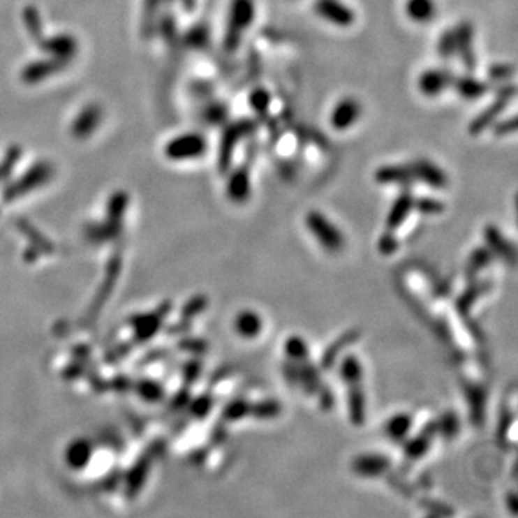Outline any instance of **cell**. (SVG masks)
Returning <instances> with one entry per match:
<instances>
[{"mask_svg":"<svg viewBox=\"0 0 518 518\" xmlns=\"http://www.w3.org/2000/svg\"><path fill=\"white\" fill-rule=\"evenodd\" d=\"M256 17L255 0H230L229 17L225 32V48L230 52L237 51L245 32L251 28Z\"/></svg>","mask_w":518,"mask_h":518,"instance_id":"cell-1","label":"cell"},{"mask_svg":"<svg viewBox=\"0 0 518 518\" xmlns=\"http://www.w3.org/2000/svg\"><path fill=\"white\" fill-rule=\"evenodd\" d=\"M515 92H517V88L514 84L503 82L497 88L494 100L482 111L477 114L474 120H471V123L468 124V134L477 137L482 134L485 130H488L505 111L510 101L515 97Z\"/></svg>","mask_w":518,"mask_h":518,"instance_id":"cell-2","label":"cell"},{"mask_svg":"<svg viewBox=\"0 0 518 518\" xmlns=\"http://www.w3.org/2000/svg\"><path fill=\"white\" fill-rule=\"evenodd\" d=\"M305 226L316 238L321 248L328 252H340L344 248V235L336 223L330 221L323 212L310 210L305 215Z\"/></svg>","mask_w":518,"mask_h":518,"instance_id":"cell-3","label":"cell"},{"mask_svg":"<svg viewBox=\"0 0 518 518\" xmlns=\"http://www.w3.org/2000/svg\"><path fill=\"white\" fill-rule=\"evenodd\" d=\"M455 32L457 40V57L459 58L461 64L464 65L465 71L469 74H474L477 69V52H475V28L474 23L471 20H461Z\"/></svg>","mask_w":518,"mask_h":518,"instance_id":"cell-4","label":"cell"},{"mask_svg":"<svg viewBox=\"0 0 518 518\" xmlns=\"http://www.w3.org/2000/svg\"><path fill=\"white\" fill-rule=\"evenodd\" d=\"M256 126L258 124L253 119H241V120H237L235 123H232L226 128V131L223 134V140H222L221 157H219V166L223 172L230 166V160H232L233 151H235V149H237L239 141L242 138L251 135L256 130Z\"/></svg>","mask_w":518,"mask_h":518,"instance_id":"cell-5","label":"cell"},{"mask_svg":"<svg viewBox=\"0 0 518 518\" xmlns=\"http://www.w3.org/2000/svg\"><path fill=\"white\" fill-rule=\"evenodd\" d=\"M314 12L323 20L337 28H350L355 25L356 13L343 0H316Z\"/></svg>","mask_w":518,"mask_h":518,"instance_id":"cell-6","label":"cell"},{"mask_svg":"<svg viewBox=\"0 0 518 518\" xmlns=\"http://www.w3.org/2000/svg\"><path fill=\"white\" fill-rule=\"evenodd\" d=\"M455 74L446 68H429L419 75L417 89L423 97L436 98L452 87Z\"/></svg>","mask_w":518,"mask_h":518,"instance_id":"cell-7","label":"cell"},{"mask_svg":"<svg viewBox=\"0 0 518 518\" xmlns=\"http://www.w3.org/2000/svg\"><path fill=\"white\" fill-rule=\"evenodd\" d=\"M409 164L416 182H420L435 191H442L448 186L450 183L448 175H446L445 170L441 169L432 160L427 157H417L412 160Z\"/></svg>","mask_w":518,"mask_h":518,"instance_id":"cell-8","label":"cell"},{"mask_svg":"<svg viewBox=\"0 0 518 518\" xmlns=\"http://www.w3.org/2000/svg\"><path fill=\"white\" fill-rule=\"evenodd\" d=\"M362 104L355 97H344L330 112V126L336 131H347L362 117Z\"/></svg>","mask_w":518,"mask_h":518,"instance_id":"cell-9","label":"cell"},{"mask_svg":"<svg viewBox=\"0 0 518 518\" xmlns=\"http://www.w3.org/2000/svg\"><path fill=\"white\" fill-rule=\"evenodd\" d=\"M374 180L382 186H399L410 189L416 183L410 164H383L374 172Z\"/></svg>","mask_w":518,"mask_h":518,"instance_id":"cell-10","label":"cell"},{"mask_svg":"<svg viewBox=\"0 0 518 518\" xmlns=\"http://www.w3.org/2000/svg\"><path fill=\"white\" fill-rule=\"evenodd\" d=\"M392 468V459L383 454H362L351 462L353 473L363 478H378Z\"/></svg>","mask_w":518,"mask_h":518,"instance_id":"cell-11","label":"cell"},{"mask_svg":"<svg viewBox=\"0 0 518 518\" xmlns=\"http://www.w3.org/2000/svg\"><path fill=\"white\" fill-rule=\"evenodd\" d=\"M226 192L229 199L235 203H245L249 200L252 193L249 164L244 163L230 173Z\"/></svg>","mask_w":518,"mask_h":518,"instance_id":"cell-12","label":"cell"},{"mask_svg":"<svg viewBox=\"0 0 518 518\" xmlns=\"http://www.w3.org/2000/svg\"><path fill=\"white\" fill-rule=\"evenodd\" d=\"M413 202H415V196L410 189H404L399 193V196L393 200L389 209L387 218H386L387 230L394 232L396 229H399L406 222V219L409 218V215L413 210Z\"/></svg>","mask_w":518,"mask_h":518,"instance_id":"cell-13","label":"cell"},{"mask_svg":"<svg viewBox=\"0 0 518 518\" xmlns=\"http://www.w3.org/2000/svg\"><path fill=\"white\" fill-rule=\"evenodd\" d=\"M438 435L436 431V422H431L423 428L415 438L405 442V457L408 461L415 462L425 457L434 442V438Z\"/></svg>","mask_w":518,"mask_h":518,"instance_id":"cell-14","label":"cell"},{"mask_svg":"<svg viewBox=\"0 0 518 518\" xmlns=\"http://www.w3.org/2000/svg\"><path fill=\"white\" fill-rule=\"evenodd\" d=\"M452 88L458 94V97H461L465 101H477L482 98L489 91V85L485 81L475 78L469 73L464 75H455L452 81Z\"/></svg>","mask_w":518,"mask_h":518,"instance_id":"cell-15","label":"cell"},{"mask_svg":"<svg viewBox=\"0 0 518 518\" xmlns=\"http://www.w3.org/2000/svg\"><path fill=\"white\" fill-rule=\"evenodd\" d=\"M297 363V385L309 396H317L323 389L320 369L310 362V359Z\"/></svg>","mask_w":518,"mask_h":518,"instance_id":"cell-16","label":"cell"},{"mask_svg":"<svg viewBox=\"0 0 518 518\" xmlns=\"http://www.w3.org/2000/svg\"><path fill=\"white\" fill-rule=\"evenodd\" d=\"M484 238L487 242V248L494 253V256L498 255L504 258L505 261L515 262V248L514 245L504 237L501 229L496 225H487L484 229Z\"/></svg>","mask_w":518,"mask_h":518,"instance_id":"cell-17","label":"cell"},{"mask_svg":"<svg viewBox=\"0 0 518 518\" xmlns=\"http://www.w3.org/2000/svg\"><path fill=\"white\" fill-rule=\"evenodd\" d=\"M347 409L348 417L355 427H362L366 420V396L363 383L347 385Z\"/></svg>","mask_w":518,"mask_h":518,"instance_id":"cell-18","label":"cell"},{"mask_svg":"<svg viewBox=\"0 0 518 518\" xmlns=\"http://www.w3.org/2000/svg\"><path fill=\"white\" fill-rule=\"evenodd\" d=\"M235 330L245 340L258 339L264 330L262 317L256 311L244 310L235 317Z\"/></svg>","mask_w":518,"mask_h":518,"instance_id":"cell-19","label":"cell"},{"mask_svg":"<svg viewBox=\"0 0 518 518\" xmlns=\"http://www.w3.org/2000/svg\"><path fill=\"white\" fill-rule=\"evenodd\" d=\"M359 337H360V333L357 332V330H350V332L340 336L334 343L330 344V347L324 351V355L321 357V369L327 371L332 370L334 363L339 360L341 351L346 350L350 344L356 343Z\"/></svg>","mask_w":518,"mask_h":518,"instance_id":"cell-20","label":"cell"},{"mask_svg":"<svg viewBox=\"0 0 518 518\" xmlns=\"http://www.w3.org/2000/svg\"><path fill=\"white\" fill-rule=\"evenodd\" d=\"M406 16L419 25H425L435 19L438 8L435 0H406Z\"/></svg>","mask_w":518,"mask_h":518,"instance_id":"cell-21","label":"cell"},{"mask_svg":"<svg viewBox=\"0 0 518 518\" xmlns=\"http://www.w3.org/2000/svg\"><path fill=\"white\" fill-rule=\"evenodd\" d=\"M413 428V417L409 413H396L385 423V434L393 442H404Z\"/></svg>","mask_w":518,"mask_h":518,"instance_id":"cell-22","label":"cell"},{"mask_svg":"<svg viewBox=\"0 0 518 518\" xmlns=\"http://www.w3.org/2000/svg\"><path fill=\"white\" fill-rule=\"evenodd\" d=\"M339 373L346 386L353 383H363V366L360 359L355 355H346L341 359Z\"/></svg>","mask_w":518,"mask_h":518,"instance_id":"cell-23","label":"cell"},{"mask_svg":"<svg viewBox=\"0 0 518 518\" xmlns=\"http://www.w3.org/2000/svg\"><path fill=\"white\" fill-rule=\"evenodd\" d=\"M282 405L276 399H264L251 404L249 416L258 420H271L281 415Z\"/></svg>","mask_w":518,"mask_h":518,"instance_id":"cell-24","label":"cell"},{"mask_svg":"<svg viewBox=\"0 0 518 518\" xmlns=\"http://www.w3.org/2000/svg\"><path fill=\"white\" fill-rule=\"evenodd\" d=\"M491 288V284L489 282H481V281H474L473 279V286H471L458 299V304L457 307L459 310V313L465 314L471 310V307L475 304V301L484 295L488 290Z\"/></svg>","mask_w":518,"mask_h":518,"instance_id":"cell-25","label":"cell"},{"mask_svg":"<svg viewBox=\"0 0 518 518\" xmlns=\"http://www.w3.org/2000/svg\"><path fill=\"white\" fill-rule=\"evenodd\" d=\"M492 258H494V253L488 248H484V246L477 248L473 253H471L468 265H466L468 279H474L478 272L485 269L492 261Z\"/></svg>","mask_w":518,"mask_h":518,"instance_id":"cell-26","label":"cell"},{"mask_svg":"<svg viewBox=\"0 0 518 518\" xmlns=\"http://www.w3.org/2000/svg\"><path fill=\"white\" fill-rule=\"evenodd\" d=\"M284 353L291 362H302L310 359V348L307 341L299 336H291L284 343Z\"/></svg>","mask_w":518,"mask_h":518,"instance_id":"cell-27","label":"cell"},{"mask_svg":"<svg viewBox=\"0 0 518 518\" xmlns=\"http://www.w3.org/2000/svg\"><path fill=\"white\" fill-rule=\"evenodd\" d=\"M436 54L445 62H450L457 57V40L454 29H445L439 35L436 40Z\"/></svg>","mask_w":518,"mask_h":518,"instance_id":"cell-28","label":"cell"},{"mask_svg":"<svg viewBox=\"0 0 518 518\" xmlns=\"http://www.w3.org/2000/svg\"><path fill=\"white\" fill-rule=\"evenodd\" d=\"M248 103L255 114L265 115L269 111L271 104H272L271 92L264 87H255L249 94Z\"/></svg>","mask_w":518,"mask_h":518,"instance_id":"cell-29","label":"cell"},{"mask_svg":"<svg viewBox=\"0 0 518 518\" xmlns=\"http://www.w3.org/2000/svg\"><path fill=\"white\" fill-rule=\"evenodd\" d=\"M459 429H461V423L455 412H445L441 416V419L436 422L438 434L446 441L454 439L459 434Z\"/></svg>","mask_w":518,"mask_h":518,"instance_id":"cell-30","label":"cell"},{"mask_svg":"<svg viewBox=\"0 0 518 518\" xmlns=\"http://www.w3.org/2000/svg\"><path fill=\"white\" fill-rule=\"evenodd\" d=\"M251 412V402L245 399H237L232 400L230 404H228L222 412V416L228 422H237L241 419H245L249 416Z\"/></svg>","mask_w":518,"mask_h":518,"instance_id":"cell-31","label":"cell"},{"mask_svg":"<svg viewBox=\"0 0 518 518\" xmlns=\"http://www.w3.org/2000/svg\"><path fill=\"white\" fill-rule=\"evenodd\" d=\"M445 203L435 198H415L413 210L427 216H436L445 212Z\"/></svg>","mask_w":518,"mask_h":518,"instance_id":"cell-32","label":"cell"},{"mask_svg":"<svg viewBox=\"0 0 518 518\" xmlns=\"http://www.w3.org/2000/svg\"><path fill=\"white\" fill-rule=\"evenodd\" d=\"M515 74V66L510 62H497L488 66V78L497 82H508Z\"/></svg>","mask_w":518,"mask_h":518,"instance_id":"cell-33","label":"cell"},{"mask_svg":"<svg viewBox=\"0 0 518 518\" xmlns=\"http://www.w3.org/2000/svg\"><path fill=\"white\" fill-rule=\"evenodd\" d=\"M466 397H468V406L471 410V417H482L484 413V406H485V399H484V392L477 389V387H469L466 390ZM478 419V422H480Z\"/></svg>","mask_w":518,"mask_h":518,"instance_id":"cell-34","label":"cell"},{"mask_svg":"<svg viewBox=\"0 0 518 518\" xmlns=\"http://www.w3.org/2000/svg\"><path fill=\"white\" fill-rule=\"evenodd\" d=\"M492 133L497 137H505L517 131V119L515 117H507L504 120H497L491 127Z\"/></svg>","mask_w":518,"mask_h":518,"instance_id":"cell-35","label":"cell"},{"mask_svg":"<svg viewBox=\"0 0 518 518\" xmlns=\"http://www.w3.org/2000/svg\"><path fill=\"white\" fill-rule=\"evenodd\" d=\"M378 248L382 253L385 255H392L396 252V249L399 248V242H397V238L394 232L392 230H387L382 235V237L379 238V244H378Z\"/></svg>","mask_w":518,"mask_h":518,"instance_id":"cell-36","label":"cell"},{"mask_svg":"<svg viewBox=\"0 0 518 518\" xmlns=\"http://www.w3.org/2000/svg\"><path fill=\"white\" fill-rule=\"evenodd\" d=\"M420 505H422L423 510L428 511L429 514H434V515H451L454 512L448 505L438 503L435 500H429V498L422 500Z\"/></svg>","mask_w":518,"mask_h":518,"instance_id":"cell-37","label":"cell"},{"mask_svg":"<svg viewBox=\"0 0 518 518\" xmlns=\"http://www.w3.org/2000/svg\"><path fill=\"white\" fill-rule=\"evenodd\" d=\"M318 399H320V406L325 410H328L330 408H332L334 405V396L333 393L330 392V389L327 386H323V389L318 392Z\"/></svg>","mask_w":518,"mask_h":518,"instance_id":"cell-38","label":"cell"},{"mask_svg":"<svg viewBox=\"0 0 518 518\" xmlns=\"http://www.w3.org/2000/svg\"><path fill=\"white\" fill-rule=\"evenodd\" d=\"M207 305V301L205 297H198V298H193L189 304H187V314L189 316H196L199 314L205 307Z\"/></svg>","mask_w":518,"mask_h":518,"instance_id":"cell-39","label":"cell"},{"mask_svg":"<svg viewBox=\"0 0 518 518\" xmlns=\"http://www.w3.org/2000/svg\"><path fill=\"white\" fill-rule=\"evenodd\" d=\"M507 501H510V508L512 511V514H517V507H518V500H517V496L515 492H510L507 496Z\"/></svg>","mask_w":518,"mask_h":518,"instance_id":"cell-40","label":"cell"}]
</instances>
